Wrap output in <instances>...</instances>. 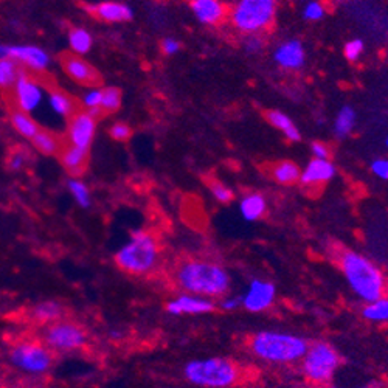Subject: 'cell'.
Wrapping results in <instances>:
<instances>
[{"instance_id": "6da1fadb", "label": "cell", "mask_w": 388, "mask_h": 388, "mask_svg": "<svg viewBox=\"0 0 388 388\" xmlns=\"http://www.w3.org/2000/svg\"><path fill=\"white\" fill-rule=\"evenodd\" d=\"M174 281L182 292L221 298L228 294L231 277L230 272L216 261L187 260L176 267Z\"/></svg>"}, {"instance_id": "7a4b0ae2", "label": "cell", "mask_w": 388, "mask_h": 388, "mask_svg": "<svg viewBox=\"0 0 388 388\" xmlns=\"http://www.w3.org/2000/svg\"><path fill=\"white\" fill-rule=\"evenodd\" d=\"M339 267L352 294L368 303L385 295L387 278L379 265L360 251L343 249L337 256Z\"/></svg>"}, {"instance_id": "3957f363", "label": "cell", "mask_w": 388, "mask_h": 388, "mask_svg": "<svg viewBox=\"0 0 388 388\" xmlns=\"http://www.w3.org/2000/svg\"><path fill=\"white\" fill-rule=\"evenodd\" d=\"M309 342L304 337L284 331H260L250 337L249 348L256 359L272 365L300 362Z\"/></svg>"}, {"instance_id": "277c9868", "label": "cell", "mask_w": 388, "mask_h": 388, "mask_svg": "<svg viewBox=\"0 0 388 388\" xmlns=\"http://www.w3.org/2000/svg\"><path fill=\"white\" fill-rule=\"evenodd\" d=\"M160 246L146 230H134L129 240L115 254V263L131 275H146L157 267Z\"/></svg>"}, {"instance_id": "5b68a950", "label": "cell", "mask_w": 388, "mask_h": 388, "mask_svg": "<svg viewBox=\"0 0 388 388\" xmlns=\"http://www.w3.org/2000/svg\"><path fill=\"white\" fill-rule=\"evenodd\" d=\"M183 378L201 388H230L240 382L241 370L228 357L193 359L183 366Z\"/></svg>"}, {"instance_id": "8992f818", "label": "cell", "mask_w": 388, "mask_h": 388, "mask_svg": "<svg viewBox=\"0 0 388 388\" xmlns=\"http://www.w3.org/2000/svg\"><path fill=\"white\" fill-rule=\"evenodd\" d=\"M302 362L304 378L314 385H326L334 378L340 366V356L337 350L328 342L309 343Z\"/></svg>"}, {"instance_id": "52a82bcc", "label": "cell", "mask_w": 388, "mask_h": 388, "mask_svg": "<svg viewBox=\"0 0 388 388\" xmlns=\"http://www.w3.org/2000/svg\"><path fill=\"white\" fill-rule=\"evenodd\" d=\"M277 0H240L231 11V22L246 35H256L274 22Z\"/></svg>"}, {"instance_id": "ba28073f", "label": "cell", "mask_w": 388, "mask_h": 388, "mask_svg": "<svg viewBox=\"0 0 388 388\" xmlns=\"http://www.w3.org/2000/svg\"><path fill=\"white\" fill-rule=\"evenodd\" d=\"M8 360L19 371L31 376H40L52 368L53 354L45 343L20 342L10 350Z\"/></svg>"}, {"instance_id": "9c48e42d", "label": "cell", "mask_w": 388, "mask_h": 388, "mask_svg": "<svg viewBox=\"0 0 388 388\" xmlns=\"http://www.w3.org/2000/svg\"><path fill=\"white\" fill-rule=\"evenodd\" d=\"M87 332L78 323L58 320L50 323L44 331V343L52 351L72 352L83 350L87 345Z\"/></svg>"}, {"instance_id": "30bf717a", "label": "cell", "mask_w": 388, "mask_h": 388, "mask_svg": "<svg viewBox=\"0 0 388 388\" xmlns=\"http://www.w3.org/2000/svg\"><path fill=\"white\" fill-rule=\"evenodd\" d=\"M277 288L275 284L261 278H255L247 286V289L241 295V306L249 312H264L275 303Z\"/></svg>"}, {"instance_id": "8fae6325", "label": "cell", "mask_w": 388, "mask_h": 388, "mask_svg": "<svg viewBox=\"0 0 388 388\" xmlns=\"http://www.w3.org/2000/svg\"><path fill=\"white\" fill-rule=\"evenodd\" d=\"M217 304L212 298L188 294V292H182L165 306L166 312L171 316H203L215 312Z\"/></svg>"}, {"instance_id": "7c38bea8", "label": "cell", "mask_w": 388, "mask_h": 388, "mask_svg": "<svg viewBox=\"0 0 388 388\" xmlns=\"http://www.w3.org/2000/svg\"><path fill=\"white\" fill-rule=\"evenodd\" d=\"M97 121L88 112L75 114L69 125V141L70 145L88 151L95 139Z\"/></svg>"}, {"instance_id": "4fadbf2b", "label": "cell", "mask_w": 388, "mask_h": 388, "mask_svg": "<svg viewBox=\"0 0 388 388\" xmlns=\"http://www.w3.org/2000/svg\"><path fill=\"white\" fill-rule=\"evenodd\" d=\"M337 169L329 159H312L308 165L302 169L300 182L306 188H318L326 185L336 177Z\"/></svg>"}, {"instance_id": "5bb4252c", "label": "cell", "mask_w": 388, "mask_h": 388, "mask_svg": "<svg viewBox=\"0 0 388 388\" xmlns=\"http://www.w3.org/2000/svg\"><path fill=\"white\" fill-rule=\"evenodd\" d=\"M275 63L286 70H300L306 63L304 47L298 39L284 40L275 49Z\"/></svg>"}, {"instance_id": "9a60e30c", "label": "cell", "mask_w": 388, "mask_h": 388, "mask_svg": "<svg viewBox=\"0 0 388 388\" xmlns=\"http://www.w3.org/2000/svg\"><path fill=\"white\" fill-rule=\"evenodd\" d=\"M16 98L17 104L22 112H33L36 111L38 106L42 101V88L38 83H35L31 78L25 77V75H19L16 81Z\"/></svg>"}, {"instance_id": "2e32d148", "label": "cell", "mask_w": 388, "mask_h": 388, "mask_svg": "<svg viewBox=\"0 0 388 388\" xmlns=\"http://www.w3.org/2000/svg\"><path fill=\"white\" fill-rule=\"evenodd\" d=\"M8 58L13 61H20V63L35 70H42L50 63L49 54L35 45H10Z\"/></svg>"}, {"instance_id": "e0dca14e", "label": "cell", "mask_w": 388, "mask_h": 388, "mask_svg": "<svg viewBox=\"0 0 388 388\" xmlns=\"http://www.w3.org/2000/svg\"><path fill=\"white\" fill-rule=\"evenodd\" d=\"M192 11L199 22L216 25L226 16V6L221 0H192Z\"/></svg>"}, {"instance_id": "ac0fdd59", "label": "cell", "mask_w": 388, "mask_h": 388, "mask_svg": "<svg viewBox=\"0 0 388 388\" xmlns=\"http://www.w3.org/2000/svg\"><path fill=\"white\" fill-rule=\"evenodd\" d=\"M63 64L67 75L81 84H97L100 81L98 72L83 59L75 56H65Z\"/></svg>"}, {"instance_id": "d6986e66", "label": "cell", "mask_w": 388, "mask_h": 388, "mask_svg": "<svg viewBox=\"0 0 388 388\" xmlns=\"http://www.w3.org/2000/svg\"><path fill=\"white\" fill-rule=\"evenodd\" d=\"M267 212V199L261 193H247L240 201V213L244 221L256 222Z\"/></svg>"}, {"instance_id": "ffe728a7", "label": "cell", "mask_w": 388, "mask_h": 388, "mask_svg": "<svg viewBox=\"0 0 388 388\" xmlns=\"http://www.w3.org/2000/svg\"><path fill=\"white\" fill-rule=\"evenodd\" d=\"M91 10L98 17L106 20V22H126V20H131L134 17L131 6L118 2H104L91 6Z\"/></svg>"}, {"instance_id": "44dd1931", "label": "cell", "mask_w": 388, "mask_h": 388, "mask_svg": "<svg viewBox=\"0 0 388 388\" xmlns=\"http://www.w3.org/2000/svg\"><path fill=\"white\" fill-rule=\"evenodd\" d=\"M87 160H88V151L73 145H69L65 149H63V153H61V163H63V166L67 169V171L73 174V177H78L86 171Z\"/></svg>"}, {"instance_id": "7402d4cb", "label": "cell", "mask_w": 388, "mask_h": 388, "mask_svg": "<svg viewBox=\"0 0 388 388\" xmlns=\"http://www.w3.org/2000/svg\"><path fill=\"white\" fill-rule=\"evenodd\" d=\"M302 168L292 160H280L272 166V179L280 185H294L300 180Z\"/></svg>"}, {"instance_id": "603a6c76", "label": "cell", "mask_w": 388, "mask_h": 388, "mask_svg": "<svg viewBox=\"0 0 388 388\" xmlns=\"http://www.w3.org/2000/svg\"><path fill=\"white\" fill-rule=\"evenodd\" d=\"M269 120V123L277 127L278 131H281L283 135L290 141H300L302 140V132L300 129L295 126L294 121L290 120V117L283 114L281 111H269L265 115Z\"/></svg>"}, {"instance_id": "cb8c5ba5", "label": "cell", "mask_w": 388, "mask_h": 388, "mask_svg": "<svg viewBox=\"0 0 388 388\" xmlns=\"http://www.w3.org/2000/svg\"><path fill=\"white\" fill-rule=\"evenodd\" d=\"M63 316H64L63 304L56 300L40 302L31 309V317L39 323H54L63 318Z\"/></svg>"}, {"instance_id": "d4e9b609", "label": "cell", "mask_w": 388, "mask_h": 388, "mask_svg": "<svg viewBox=\"0 0 388 388\" xmlns=\"http://www.w3.org/2000/svg\"><path fill=\"white\" fill-rule=\"evenodd\" d=\"M362 317L371 323H388V295L365 303Z\"/></svg>"}, {"instance_id": "484cf974", "label": "cell", "mask_w": 388, "mask_h": 388, "mask_svg": "<svg viewBox=\"0 0 388 388\" xmlns=\"http://www.w3.org/2000/svg\"><path fill=\"white\" fill-rule=\"evenodd\" d=\"M67 189H69L72 199L75 201V203H77L78 207L91 208L92 193H91V188L87 187L86 182L78 179V177H72V179L67 180Z\"/></svg>"}, {"instance_id": "4316f807", "label": "cell", "mask_w": 388, "mask_h": 388, "mask_svg": "<svg viewBox=\"0 0 388 388\" xmlns=\"http://www.w3.org/2000/svg\"><path fill=\"white\" fill-rule=\"evenodd\" d=\"M356 126V111L351 106L340 109L334 121V134L337 139H346Z\"/></svg>"}, {"instance_id": "83f0119b", "label": "cell", "mask_w": 388, "mask_h": 388, "mask_svg": "<svg viewBox=\"0 0 388 388\" xmlns=\"http://www.w3.org/2000/svg\"><path fill=\"white\" fill-rule=\"evenodd\" d=\"M11 125L25 139H33L39 131V126L29 114L17 111L11 114Z\"/></svg>"}, {"instance_id": "f1b7e54d", "label": "cell", "mask_w": 388, "mask_h": 388, "mask_svg": "<svg viewBox=\"0 0 388 388\" xmlns=\"http://www.w3.org/2000/svg\"><path fill=\"white\" fill-rule=\"evenodd\" d=\"M31 141H33V145H35L38 151L45 154V155L56 154L61 149L59 140L54 137L53 134L47 132V131H40V129H39L35 137L31 139Z\"/></svg>"}, {"instance_id": "f546056e", "label": "cell", "mask_w": 388, "mask_h": 388, "mask_svg": "<svg viewBox=\"0 0 388 388\" xmlns=\"http://www.w3.org/2000/svg\"><path fill=\"white\" fill-rule=\"evenodd\" d=\"M49 103L54 114L63 115V117H70L73 114V101L69 95H65L63 92H58V91L52 92L49 97Z\"/></svg>"}, {"instance_id": "4dcf8cb0", "label": "cell", "mask_w": 388, "mask_h": 388, "mask_svg": "<svg viewBox=\"0 0 388 388\" xmlns=\"http://www.w3.org/2000/svg\"><path fill=\"white\" fill-rule=\"evenodd\" d=\"M69 42L75 53H87L92 49L91 33L83 29H73L69 35Z\"/></svg>"}, {"instance_id": "1f68e13d", "label": "cell", "mask_w": 388, "mask_h": 388, "mask_svg": "<svg viewBox=\"0 0 388 388\" xmlns=\"http://www.w3.org/2000/svg\"><path fill=\"white\" fill-rule=\"evenodd\" d=\"M19 78L17 67L13 59H0V87H10L16 84Z\"/></svg>"}, {"instance_id": "d6a6232c", "label": "cell", "mask_w": 388, "mask_h": 388, "mask_svg": "<svg viewBox=\"0 0 388 388\" xmlns=\"http://www.w3.org/2000/svg\"><path fill=\"white\" fill-rule=\"evenodd\" d=\"M121 106V92L117 87H107L103 91L101 98V109L107 112H115Z\"/></svg>"}, {"instance_id": "836d02e7", "label": "cell", "mask_w": 388, "mask_h": 388, "mask_svg": "<svg viewBox=\"0 0 388 388\" xmlns=\"http://www.w3.org/2000/svg\"><path fill=\"white\" fill-rule=\"evenodd\" d=\"M210 193L213 194L215 199L219 203H230L235 199V194L231 192V188L227 187L224 182L213 180L210 183Z\"/></svg>"}, {"instance_id": "e575fe53", "label": "cell", "mask_w": 388, "mask_h": 388, "mask_svg": "<svg viewBox=\"0 0 388 388\" xmlns=\"http://www.w3.org/2000/svg\"><path fill=\"white\" fill-rule=\"evenodd\" d=\"M325 17V6L318 0H312L303 10V19L308 22H317Z\"/></svg>"}, {"instance_id": "d590c367", "label": "cell", "mask_w": 388, "mask_h": 388, "mask_svg": "<svg viewBox=\"0 0 388 388\" xmlns=\"http://www.w3.org/2000/svg\"><path fill=\"white\" fill-rule=\"evenodd\" d=\"M101 98H103V91H100V88H92L91 92L84 95L83 103L86 107L91 109L88 114L93 115V117L98 114V109H101Z\"/></svg>"}, {"instance_id": "8d00e7d4", "label": "cell", "mask_w": 388, "mask_h": 388, "mask_svg": "<svg viewBox=\"0 0 388 388\" xmlns=\"http://www.w3.org/2000/svg\"><path fill=\"white\" fill-rule=\"evenodd\" d=\"M343 53H345V58L351 61V63L357 61L364 53V40L362 39H352V40H350V42H346Z\"/></svg>"}, {"instance_id": "74e56055", "label": "cell", "mask_w": 388, "mask_h": 388, "mask_svg": "<svg viewBox=\"0 0 388 388\" xmlns=\"http://www.w3.org/2000/svg\"><path fill=\"white\" fill-rule=\"evenodd\" d=\"M132 135V129L126 123H117L111 129V137L117 141H126Z\"/></svg>"}, {"instance_id": "f35d334b", "label": "cell", "mask_w": 388, "mask_h": 388, "mask_svg": "<svg viewBox=\"0 0 388 388\" xmlns=\"http://www.w3.org/2000/svg\"><path fill=\"white\" fill-rule=\"evenodd\" d=\"M264 47V40L256 36V35H247V38L244 39V50L250 54H255L258 52H261Z\"/></svg>"}, {"instance_id": "ab89813d", "label": "cell", "mask_w": 388, "mask_h": 388, "mask_svg": "<svg viewBox=\"0 0 388 388\" xmlns=\"http://www.w3.org/2000/svg\"><path fill=\"white\" fill-rule=\"evenodd\" d=\"M371 173L382 180H388V159H376L371 162Z\"/></svg>"}, {"instance_id": "60d3db41", "label": "cell", "mask_w": 388, "mask_h": 388, "mask_svg": "<svg viewBox=\"0 0 388 388\" xmlns=\"http://www.w3.org/2000/svg\"><path fill=\"white\" fill-rule=\"evenodd\" d=\"M219 308L226 312H233L241 306V297H233V295H224L221 297Z\"/></svg>"}, {"instance_id": "b9f144b4", "label": "cell", "mask_w": 388, "mask_h": 388, "mask_svg": "<svg viewBox=\"0 0 388 388\" xmlns=\"http://www.w3.org/2000/svg\"><path fill=\"white\" fill-rule=\"evenodd\" d=\"M311 151H312V155H314V159H329L331 157L329 146L323 141H312Z\"/></svg>"}, {"instance_id": "7bdbcfd3", "label": "cell", "mask_w": 388, "mask_h": 388, "mask_svg": "<svg viewBox=\"0 0 388 388\" xmlns=\"http://www.w3.org/2000/svg\"><path fill=\"white\" fill-rule=\"evenodd\" d=\"M26 165V154L25 153H15L10 157L8 160V166L11 171H15V173H19V171H22V169L25 168Z\"/></svg>"}, {"instance_id": "ee69618b", "label": "cell", "mask_w": 388, "mask_h": 388, "mask_svg": "<svg viewBox=\"0 0 388 388\" xmlns=\"http://www.w3.org/2000/svg\"><path fill=\"white\" fill-rule=\"evenodd\" d=\"M162 52L165 53V54H176V53H179L180 52V42L179 40H176L173 38H166V39H163V42H162Z\"/></svg>"}, {"instance_id": "f6af8a7d", "label": "cell", "mask_w": 388, "mask_h": 388, "mask_svg": "<svg viewBox=\"0 0 388 388\" xmlns=\"http://www.w3.org/2000/svg\"><path fill=\"white\" fill-rule=\"evenodd\" d=\"M125 337V332L120 331V329H111L109 331V339L111 340H121Z\"/></svg>"}, {"instance_id": "bcb514c9", "label": "cell", "mask_w": 388, "mask_h": 388, "mask_svg": "<svg viewBox=\"0 0 388 388\" xmlns=\"http://www.w3.org/2000/svg\"><path fill=\"white\" fill-rule=\"evenodd\" d=\"M10 45H0V59H10Z\"/></svg>"}, {"instance_id": "7dc6e473", "label": "cell", "mask_w": 388, "mask_h": 388, "mask_svg": "<svg viewBox=\"0 0 388 388\" xmlns=\"http://www.w3.org/2000/svg\"><path fill=\"white\" fill-rule=\"evenodd\" d=\"M385 146L388 148V137H387V140H385Z\"/></svg>"}, {"instance_id": "c3c4849f", "label": "cell", "mask_w": 388, "mask_h": 388, "mask_svg": "<svg viewBox=\"0 0 388 388\" xmlns=\"http://www.w3.org/2000/svg\"><path fill=\"white\" fill-rule=\"evenodd\" d=\"M326 388H336V387H326Z\"/></svg>"}]
</instances>
